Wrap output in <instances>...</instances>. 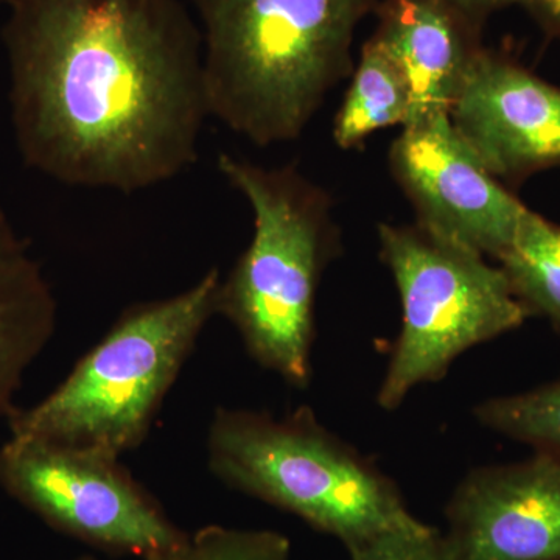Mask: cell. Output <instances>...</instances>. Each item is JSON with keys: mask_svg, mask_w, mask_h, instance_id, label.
Segmentation results:
<instances>
[{"mask_svg": "<svg viewBox=\"0 0 560 560\" xmlns=\"http://www.w3.org/2000/svg\"><path fill=\"white\" fill-rule=\"evenodd\" d=\"M3 25L22 161L73 187L132 194L198 160L201 28L180 0H10Z\"/></svg>", "mask_w": 560, "mask_h": 560, "instance_id": "cell-1", "label": "cell"}, {"mask_svg": "<svg viewBox=\"0 0 560 560\" xmlns=\"http://www.w3.org/2000/svg\"><path fill=\"white\" fill-rule=\"evenodd\" d=\"M210 117L259 147L301 138L352 75L357 27L381 0H194Z\"/></svg>", "mask_w": 560, "mask_h": 560, "instance_id": "cell-2", "label": "cell"}, {"mask_svg": "<svg viewBox=\"0 0 560 560\" xmlns=\"http://www.w3.org/2000/svg\"><path fill=\"white\" fill-rule=\"evenodd\" d=\"M217 167L254 215L253 241L221 276L217 315L230 320L261 368L307 388L316 296L342 248L334 198L294 165L264 167L221 151Z\"/></svg>", "mask_w": 560, "mask_h": 560, "instance_id": "cell-3", "label": "cell"}, {"mask_svg": "<svg viewBox=\"0 0 560 560\" xmlns=\"http://www.w3.org/2000/svg\"><path fill=\"white\" fill-rule=\"evenodd\" d=\"M221 275L121 313L46 399L10 412L11 436L120 459L150 434L198 338L217 316Z\"/></svg>", "mask_w": 560, "mask_h": 560, "instance_id": "cell-4", "label": "cell"}, {"mask_svg": "<svg viewBox=\"0 0 560 560\" xmlns=\"http://www.w3.org/2000/svg\"><path fill=\"white\" fill-rule=\"evenodd\" d=\"M208 464L228 488L296 515L346 550L420 522L399 486L312 408L280 418L219 408L209 423Z\"/></svg>", "mask_w": 560, "mask_h": 560, "instance_id": "cell-5", "label": "cell"}, {"mask_svg": "<svg viewBox=\"0 0 560 560\" xmlns=\"http://www.w3.org/2000/svg\"><path fill=\"white\" fill-rule=\"evenodd\" d=\"M381 257L401 302V327L377 393L394 411L412 390L440 382L475 346L529 318L500 265L423 224L378 226Z\"/></svg>", "mask_w": 560, "mask_h": 560, "instance_id": "cell-6", "label": "cell"}, {"mask_svg": "<svg viewBox=\"0 0 560 560\" xmlns=\"http://www.w3.org/2000/svg\"><path fill=\"white\" fill-rule=\"evenodd\" d=\"M0 488L51 528L108 555L145 560L190 539L120 459L98 453L11 436L0 447Z\"/></svg>", "mask_w": 560, "mask_h": 560, "instance_id": "cell-7", "label": "cell"}, {"mask_svg": "<svg viewBox=\"0 0 560 560\" xmlns=\"http://www.w3.org/2000/svg\"><path fill=\"white\" fill-rule=\"evenodd\" d=\"M389 167L418 223L495 260L529 212L464 142L448 114L401 127L390 145Z\"/></svg>", "mask_w": 560, "mask_h": 560, "instance_id": "cell-8", "label": "cell"}, {"mask_svg": "<svg viewBox=\"0 0 560 560\" xmlns=\"http://www.w3.org/2000/svg\"><path fill=\"white\" fill-rule=\"evenodd\" d=\"M451 560H560V458L471 470L445 508Z\"/></svg>", "mask_w": 560, "mask_h": 560, "instance_id": "cell-9", "label": "cell"}, {"mask_svg": "<svg viewBox=\"0 0 560 560\" xmlns=\"http://www.w3.org/2000/svg\"><path fill=\"white\" fill-rule=\"evenodd\" d=\"M464 142L503 183L560 167V88L521 62L482 49L453 102Z\"/></svg>", "mask_w": 560, "mask_h": 560, "instance_id": "cell-10", "label": "cell"}, {"mask_svg": "<svg viewBox=\"0 0 560 560\" xmlns=\"http://www.w3.org/2000/svg\"><path fill=\"white\" fill-rule=\"evenodd\" d=\"M371 39L396 62L410 86L411 120L448 114L485 47L481 22L447 0H381ZM405 127V125H404Z\"/></svg>", "mask_w": 560, "mask_h": 560, "instance_id": "cell-11", "label": "cell"}, {"mask_svg": "<svg viewBox=\"0 0 560 560\" xmlns=\"http://www.w3.org/2000/svg\"><path fill=\"white\" fill-rule=\"evenodd\" d=\"M57 300L38 261L0 206V419L57 327Z\"/></svg>", "mask_w": 560, "mask_h": 560, "instance_id": "cell-12", "label": "cell"}, {"mask_svg": "<svg viewBox=\"0 0 560 560\" xmlns=\"http://www.w3.org/2000/svg\"><path fill=\"white\" fill-rule=\"evenodd\" d=\"M410 86L396 62L370 38L334 120V140L342 150L360 145L372 132L408 124Z\"/></svg>", "mask_w": 560, "mask_h": 560, "instance_id": "cell-13", "label": "cell"}, {"mask_svg": "<svg viewBox=\"0 0 560 560\" xmlns=\"http://www.w3.org/2000/svg\"><path fill=\"white\" fill-rule=\"evenodd\" d=\"M499 265L529 316L560 335V224L529 209Z\"/></svg>", "mask_w": 560, "mask_h": 560, "instance_id": "cell-14", "label": "cell"}, {"mask_svg": "<svg viewBox=\"0 0 560 560\" xmlns=\"http://www.w3.org/2000/svg\"><path fill=\"white\" fill-rule=\"evenodd\" d=\"M474 418L493 433L560 458V378L482 400L474 408Z\"/></svg>", "mask_w": 560, "mask_h": 560, "instance_id": "cell-15", "label": "cell"}, {"mask_svg": "<svg viewBox=\"0 0 560 560\" xmlns=\"http://www.w3.org/2000/svg\"><path fill=\"white\" fill-rule=\"evenodd\" d=\"M291 544L271 529H243L208 525L190 534L179 550L145 560H290ZM73 560H98L80 556Z\"/></svg>", "mask_w": 560, "mask_h": 560, "instance_id": "cell-16", "label": "cell"}, {"mask_svg": "<svg viewBox=\"0 0 560 560\" xmlns=\"http://www.w3.org/2000/svg\"><path fill=\"white\" fill-rule=\"evenodd\" d=\"M349 560H451L442 530L419 522L349 548Z\"/></svg>", "mask_w": 560, "mask_h": 560, "instance_id": "cell-17", "label": "cell"}, {"mask_svg": "<svg viewBox=\"0 0 560 560\" xmlns=\"http://www.w3.org/2000/svg\"><path fill=\"white\" fill-rule=\"evenodd\" d=\"M518 5L552 38L560 39V0H518Z\"/></svg>", "mask_w": 560, "mask_h": 560, "instance_id": "cell-18", "label": "cell"}, {"mask_svg": "<svg viewBox=\"0 0 560 560\" xmlns=\"http://www.w3.org/2000/svg\"><path fill=\"white\" fill-rule=\"evenodd\" d=\"M447 2L466 13L471 20L485 24L490 14L506 9V7L515 5L518 0H447Z\"/></svg>", "mask_w": 560, "mask_h": 560, "instance_id": "cell-19", "label": "cell"}, {"mask_svg": "<svg viewBox=\"0 0 560 560\" xmlns=\"http://www.w3.org/2000/svg\"><path fill=\"white\" fill-rule=\"evenodd\" d=\"M10 0H0V7L9 5Z\"/></svg>", "mask_w": 560, "mask_h": 560, "instance_id": "cell-20", "label": "cell"}]
</instances>
